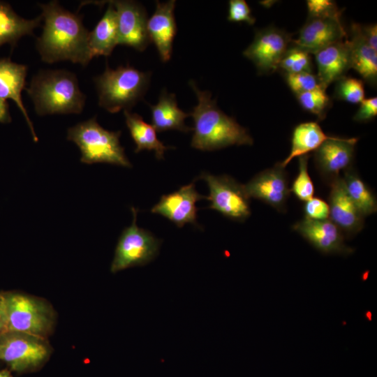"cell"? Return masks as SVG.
Instances as JSON below:
<instances>
[{"label":"cell","instance_id":"cell-1","mask_svg":"<svg viewBox=\"0 0 377 377\" xmlns=\"http://www.w3.org/2000/svg\"><path fill=\"white\" fill-rule=\"evenodd\" d=\"M44 21L43 33L36 43L41 59L47 63L71 61L86 66L91 60L89 33L81 16L62 8L57 1L40 3Z\"/></svg>","mask_w":377,"mask_h":377},{"label":"cell","instance_id":"cell-2","mask_svg":"<svg viewBox=\"0 0 377 377\" xmlns=\"http://www.w3.org/2000/svg\"><path fill=\"white\" fill-rule=\"evenodd\" d=\"M189 84L198 101L190 113L194 122L192 147L213 151L234 145H253V138L247 130L217 107L209 91H201L193 80Z\"/></svg>","mask_w":377,"mask_h":377},{"label":"cell","instance_id":"cell-3","mask_svg":"<svg viewBox=\"0 0 377 377\" xmlns=\"http://www.w3.org/2000/svg\"><path fill=\"white\" fill-rule=\"evenodd\" d=\"M38 115L80 114L86 96L75 74L65 70L43 71L26 89Z\"/></svg>","mask_w":377,"mask_h":377},{"label":"cell","instance_id":"cell-4","mask_svg":"<svg viewBox=\"0 0 377 377\" xmlns=\"http://www.w3.org/2000/svg\"><path fill=\"white\" fill-rule=\"evenodd\" d=\"M150 73L130 66L110 68L108 65L103 73L94 79L98 105L109 112L128 110L146 92Z\"/></svg>","mask_w":377,"mask_h":377},{"label":"cell","instance_id":"cell-5","mask_svg":"<svg viewBox=\"0 0 377 377\" xmlns=\"http://www.w3.org/2000/svg\"><path fill=\"white\" fill-rule=\"evenodd\" d=\"M121 133L120 131L103 128L94 117L69 128L67 139L79 147L82 163H108L131 168L132 165L120 145Z\"/></svg>","mask_w":377,"mask_h":377},{"label":"cell","instance_id":"cell-6","mask_svg":"<svg viewBox=\"0 0 377 377\" xmlns=\"http://www.w3.org/2000/svg\"><path fill=\"white\" fill-rule=\"evenodd\" d=\"M8 331L47 339L55 324V313L45 300L15 292L2 293Z\"/></svg>","mask_w":377,"mask_h":377},{"label":"cell","instance_id":"cell-7","mask_svg":"<svg viewBox=\"0 0 377 377\" xmlns=\"http://www.w3.org/2000/svg\"><path fill=\"white\" fill-rule=\"evenodd\" d=\"M51 353L47 339L10 331L0 336V361L17 374L39 370L47 362Z\"/></svg>","mask_w":377,"mask_h":377},{"label":"cell","instance_id":"cell-8","mask_svg":"<svg viewBox=\"0 0 377 377\" xmlns=\"http://www.w3.org/2000/svg\"><path fill=\"white\" fill-rule=\"evenodd\" d=\"M133 222L122 231L114 251L110 271L117 273L135 266H143L158 254L161 240L136 224L138 209L132 207Z\"/></svg>","mask_w":377,"mask_h":377},{"label":"cell","instance_id":"cell-9","mask_svg":"<svg viewBox=\"0 0 377 377\" xmlns=\"http://www.w3.org/2000/svg\"><path fill=\"white\" fill-rule=\"evenodd\" d=\"M198 178L207 184L209 195L206 198L211 202L209 208L237 221H244L249 217V198L244 184L226 175L215 176L204 172Z\"/></svg>","mask_w":377,"mask_h":377},{"label":"cell","instance_id":"cell-10","mask_svg":"<svg viewBox=\"0 0 377 377\" xmlns=\"http://www.w3.org/2000/svg\"><path fill=\"white\" fill-rule=\"evenodd\" d=\"M292 41L290 34L274 27L256 32L252 43L244 51L261 73L273 72L288 50Z\"/></svg>","mask_w":377,"mask_h":377},{"label":"cell","instance_id":"cell-11","mask_svg":"<svg viewBox=\"0 0 377 377\" xmlns=\"http://www.w3.org/2000/svg\"><path fill=\"white\" fill-rule=\"evenodd\" d=\"M117 15L118 44L144 51L151 42L147 29V16L141 4L133 1H110Z\"/></svg>","mask_w":377,"mask_h":377},{"label":"cell","instance_id":"cell-12","mask_svg":"<svg viewBox=\"0 0 377 377\" xmlns=\"http://www.w3.org/2000/svg\"><path fill=\"white\" fill-rule=\"evenodd\" d=\"M358 139L332 136L324 142L314 153L316 168L329 182L340 177L341 171L352 168L355 146Z\"/></svg>","mask_w":377,"mask_h":377},{"label":"cell","instance_id":"cell-13","mask_svg":"<svg viewBox=\"0 0 377 377\" xmlns=\"http://www.w3.org/2000/svg\"><path fill=\"white\" fill-rule=\"evenodd\" d=\"M293 228L324 254L348 256L354 252L346 244L343 232L330 219L312 220L305 217L295 223Z\"/></svg>","mask_w":377,"mask_h":377},{"label":"cell","instance_id":"cell-14","mask_svg":"<svg viewBox=\"0 0 377 377\" xmlns=\"http://www.w3.org/2000/svg\"><path fill=\"white\" fill-rule=\"evenodd\" d=\"M244 187L249 198L260 200L278 211L285 209L291 192L287 174L278 163L256 175Z\"/></svg>","mask_w":377,"mask_h":377},{"label":"cell","instance_id":"cell-15","mask_svg":"<svg viewBox=\"0 0 377 377\" xmlns=\"http://www.w3.org/2000/svg\"><path fill=\"white\" fill-rule=\"evenodd\" d=\"M203 198L206 197L197 192L195 184L192 182L172 193L162 195L151 212L168 219L179 228L183 227L186 223L198 226V208L195 203Z\"/></svg>","mask_w":377,"mask_h":377},{"label":"cell","instance_id":"cell-16","mask_svg":"<svg viewBox=\"0 0 377 377\" xmlns=\"http://www.w3.org/2000/svg\"><path fill=\"white\" fill-rule=\"evenodd\" d=\"M346 36L340 19L330 17H308L300 31L298 38L293 40L294 47L315 54Z\"/></svg>","mask_w":377,"mask_h":377},{"label":"cell","instance_id":"cell-17","mask_svg":"<svg viewBox=\"0 0 377 377\" xmlns=\"http://www.w3.org/2000/svg\"><path fill=\"white\" fill-rule=\"evenodd\" d=\"M156 10L147 20V29L150 39L156 45L161 59L170 60L172 43L177 33L174 10L176 1H156Z\"/></svg>","mask_w":377,"mask_h":377},{"label":"cell","instance_id":"cell-18","mask_svg":"<svg viewBox=\"0 0 377 377\" xmlns=\"http://www.w3.org/2000/svg\"><path fill=\"white\" fill-rule=\"evenodd\" d=\"M329 219L348 235H355L364 228V216L361 214L348 195L342 179L330 184Z\"/></svg>","mask_w":377,"mask_h":377},{"label":"cell","instance_id":"cell-19","mask_svg":"<svg viewBox=\"0 0 377 377\" xmlns=\"http://www.w3.org/2000/svg\"><path fill=\"white\" fill-rule=\"evenodd\" d=\"M314 54L318 67L316 76L320 85L325 89L345 76V73L351 68L348 40L331 44Z\"/></svg>","mask_w":377,"mask_h":377},{"label":"cell","instance_id":"cell-20","mask_svg":"<svg viewBox=\"0 0 377 377\" xmlns=\"http://www.w3.org/2000/svg\"><path fill=\"white\" fill-rule=\"evenodd\" d=\"M27 72V66L13 62L8 58L0 59V99L15 101L25 118L34 140L37 142V135L21 96L22 91L26 89Z\"/></svg>","mask_w":377,"mask_h":377},{"label":"cell","instance_id":"cell-21","mask_svg":"<svg viewBox=\"0 0 377 377\" xmlns=\"http://www.w3.org/2000/svg\"><path fill=\"white\" fill-rule=\"evenodd\" d=\"M351 39L348 40L351 68L367 82L376 85L377 80V51L366 41L361 32L360 24L351 25Z\"/></svg>","mask_w":377,"mask_h":377},{"label":"cell","instance_id":"cell-22","mask_svg":"<svg viewBox=\"0 0 377 377\" xmlns=\"http://www.w3.org/2000/svg\"><path fill=\"white\" fill-rule=\"evenodd\" d=\"M151 111L152 126L156 132L178 130L187 133L192 130L184 124V119L190 116L178 108L174 94L161 92L157 104L149 105Z\"/></svg>","mask_w":377,"mask_h":377},{"label":"cell","instance_id":"cell-23","mask_svg":"<svg viewBox=\"0 0 377 377\" xmlns=\"http://www.w3.org/2000/svg\"><path fill=\"white\" fill-rule=\"evenodd\" d=\"M118 45L117 15L112 3L92 31L89 33L88 48L91 59L98 56H110Z\"/></svg>","mask_w":377,"mask_h":377},{"label":"cell","instance_id":"cell-24","mask_svg":"<svg viewBox=\"0 0 377 377\" xmlns=\"http://www.w3.org/2000/svg\"><path fill=\"white\" fill-rule=\"evenodd\" d=\"M332 136L327 135L316 122L301 123L293 130L291 149L288 156L278 164L283 168L295 157L316 151L324 142Z\"/></svg>","mask_w":377,"mask_h":377},{"label":"cell","instance_id":"cell-25","mask_svg":"<svg viewBox=\"0 0 377 377\" xmlns=\"http://www.w3.org/2000/svg\"><path fill=\"white\" fill-rule=\"evenodd\" d=\"M41 20V15L32 20L24 19L8 3L0 1V46L5 43L13 45L22 36L32 35Z\"/></svg>","mask_w":377,"mask_h":377},{"label":"cell","instance_id":"cell-26","mask_svg":"<svg viewBox=\"0 0 377 377\" xmlns=\"http://www.w3.org/2000/svg\"><path fill=\"white\" fill-rule=\"evenodd\" d=\"M126 124L136 145L135 153L142 150L154 151L158 159H163L164 151L171 148L163 145L156 136L152 125L146 123L138 114L124 110Z\"/></svg>","mask_w":377,"mask_h":377},{"label":"cell","instance_id":"cell-27","mask_svg":"<svg viewBox=\"0 0 377 377\" xmlns=\"http://www.w3.org/2000/svg\"><path fill=\"white\" fill-rule=\"evenodd\" d=\"M341 179L348 195L364 217L376 212L377 200L374 193L354 170L350 168L344 171Z\"/></svg>","mask_w":377,"mask_h":377},{"label":"cell","instance_id":"cell-28","mask_svg":"<svg viewBox=\"0 0 377 377\" xmlns=\"http://www.w3.org/2000/svg\"><path fill=\"white\" fill-rule=\"evenodd\" d=\"M325 89L319 86L313 90L296 95L302 108L316 115L320 120L325 117L326 112L332 103Z\"/></svg>","mask_w":377,"mask_h":377},{"label":"cell","instance_id":"cell-29","mask_svg":"<svg viewBox=\"0 0 377 377\" xmlns=\"http://www.w3.org/2000/svg\"><path fill=\"white\" fill-rule=\"evenodd\" d=\"M334 97L350 103H360L364 99L363 82L354 77H342L337 81Z\"/></svg>","mask_w":377,"mask_h":377},{"label":"cell","instance_id":"cell-30","mask_svg":"<svg viewBox=\"0 0 377 377\" xmlns=\"http://www.w3.org/2000/svg\"><path fill=\"white\" fill-rule=\"evenodd\" d=\"M308 154L299 157V171L290 188L300 200L306 202L313 197L314 186L308 172Z\"/></svg>","mask_w":377,"mask_h":377},{"label":"cell","instance_id":"cell-31","mask_svg":"<svg viewBox=\"0 0 377 377\" xmlns=\"http://www.w3.org/2000/svg\"><path fill=\"white\" fill-rule=\"evenodd\" d=\"M279 68L285 71L286 73H311L312 64L309 53L294 47L288 48Z\"/></svg>","mask_w":377,"mask_h":377},{"label":"cell","instance_id":"cell-32","mask_svg":"<svg viewBox=\"0 0 377 377\" xmlns=\"http://www.w3.org/2000/svg\"><path fill=\"white\" fill-rule=\"evenodd\" d=\"M286 80L290 89L296 95L320 86L317 76L311 73H286Z\"/></svg>","mask_w":377,"mask_h":377},{"label":"cell","instance_id":"cell-33","mask_svg":"<svg viewBox=\"0 0 377 377\" xmlns=\"http://www.w3.org/2000/svg\"><path fill=\"white\" fill-rule=\"evenodd\" d=\"M309 17H330L340 19L341 11L330 0H308Z\"/></svg>","mask_w":377,"mask_h":377},{"label":"cell","instance_id":"cell-34","mask_svg":"<svg viewBox=\"0 0 377 377\" xmlns=\"http://www.w3.org/2000/svg\"><path fill=\"white\" fill-rule=\"evenodd\" d=\"M228 20L234 22H246L249 24H253L256 22L250 7L244 0L229 1Z\"/></svg>","mask_w":377,"mask_h":377},{"label":"cell","instance_id":"cell-35","mask_svg":"<svg viewBox=\"0 0 377 377\" xmlns=\"http://www.w3.org/2000/svg\"><path fill=\"white\" fill-rule=\"evenodd\" d=\"M304 211L305 217L309 219L325 220L329 219V205L320 198L313 197L305 202Z\"/></svg>","mask_w":377,"mask_h":377},{"label":"cell","instance_id":"cell-36","mask_svg":"<svg viewBox=\"0 0 377 377\" xmlns=\"http://www.w3.org/2000/svg\"><path fill=\"white\" fill-rule=\"evenodd\" d=\"M377 115V98H364L361 103L359 110L353 119L357 122L370 121Z\"/></svg>","mask_w":377,"mask_h":377},{"label":"cell","instance_id":"cell-37","mask_svg":"<svg viewBox=\"0 0 377 377\" xmlns=\"http://www.w3.org/2000/svg\"><path fill=\"white\" fill-rule=\"evenodd\" d=\"M361 32L368 44L376 51H377V26L376 24H369L366 26L360 25Z\"/></svg>","mask_w":377,"mask_h":377},{"label":"cell","instance_id":"cell-38","mask_svg":"<svg viewBox=\"0 0 377 377\" xmlns=\"http://www.w3.org/2000/svg\"><path fill=\"white\" fill-rule=\"evenodd\" d=\"M8 332L7 318L4 299L2 293H0V336Z\"/></svg>","mask_w":377,"mask_h":377},{"label":"cell","instance_id":"cell-39","mask_svg":"<svg viewBox=\"0 0 377 377\" xmlns=\"http://www.w3.org/2000/svg\"><path fill=\"white\" fill-rule=\"evenodd\" d=\"M11 117L9 113L8 105L6 101L0 99V122L9 123Z\"/></svg>","mask_w":377,"mask_h":377},{"label":"cell","instance_id":"cell-40","mask_svg":"<svg viewBox=\"0 0 377 377\" xmlns=\"http://www.w3.org/2000/svg\"><path fill=\"white\" fill-rule=\"evenodd\" d=\"M0 377H13L11 371L8 369L0 370Z\"/></svg>","mask_w":377,"mask_h":377}]
</instances>
